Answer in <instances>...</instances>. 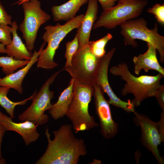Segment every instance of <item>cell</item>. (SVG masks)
I'll list each match as a JSON object with an SVG mask.
<instances>
[{
  "label": "cell",
  "mask_w": 164,
  "mask_h": 164,
  "mask_svg": "<svg viewBox=\"0 0 164 164\" xmlns=\"http://www.w3.org/2000/svg\"><path fill=\"white\" fill-rule=\"evenodd\" d=\"M147 12L153 14L157 21L162 25L164 24V4L156 3L152 7L147 9Z\"/></svg>",
  "instance_id": "25"
},
{
  "label": "cell",
  "mask_w": 164,
  "mask_h": 164,
  "mask_svg": "<svg viewBox=\"0 0 164 164\" xmlns=\"http://www.w3.org/2000/svg\"><path fill=\"white\" fill-rule=\"evenodd\" d=\"M158 129L162 139L164 142V111H162L161 113L159 121L157 122Z\"/></svg>",
  "instance_id": "28"
},
{
  "label": "cell",
  "mask_w": 164,
  "mask_h": 164,
  "mask_svg": "<svg viewBox=\"0 0 164 164\" xmlns=\"http://www.w3.org/2000/svg\"><path fill=\"white\" fill-rule=\"evenodd\" d=\"M30 0H19L16 2H15L14 4H17L18 5H21L24 2L28 1Z\"/></svg>",
  "instance_id": "32"
},
{
  "label": "cell",
  "mask_w": 164,
  "mask_h": 164,
  "mask_svg": "<svg viewBox=\"0 0 164 164\" xmlns=\"http://www.w3.org/2000/svg\"><path fill=\"white\" fill-rule=\"evenodd\" d=\"M89 0H69L59 5L51 8L53 19L55 22L68 21L75 17L80 7Z\"/></svg>",
  "instance_id": "18"
},
{
  "label": "cell",
  "mask_w": 164,
  "mask_h": 164,
  "mask_svg": "<svg viewBox=\"0 0 164 164\" xmlns=\"http://www.w3.org/2000/svg\"><path fill=\"white\" fill-rule=\"evenodd\" d=\"M29 60H17L8 56H0V67H2L3 72L6 76L14 73L18 69L24 67Z\"/></svg>",
  "instance_id": "21"
},
{
  "label": "cell",
  "mask_w": 164,
  "mask_h": 164,
  "mask_svg": "<svg viewBox=\"0 0 164 164\" xmlns=\"http://www.w3.org/2000/svg\"><path fill=\"white\" fill-rule=\"evenodd\" d=\"M73 91V97L66 116L70 121L74 132L89 130L98 126L88 110L93 87L81 84L74 80Z\"/></svg>",
  "instance_id": "3"
},
{
  "label": "cell",
  "mask_w": 164,
  "mask_h": 164,
  "mask_svg": "<svg viewBox=\"0 0 164 164\" xmlns=\"http://www.w3.org/2000/svg\"><path fill=\"white\" fill-rule=\"evenodd\" d=\"M162 111H164V85H161L155 97Z\"/></svg>",
  "instance_id": "27"
},
{
  "label": "cell",
  "mask_w": 164,
  "mask_h": 164,
  "mask_svg": "<svg viewBox=\"0 0 164 164\" xmlns=\"http://www.w3.org/2000/svg\"><path fill=\"white\" fill-rule=\"evenodd\" d=\"M71 124L62 125L53 132L54 138H51L49 129L45 135L48 145L46 149L35 164H77L80 156L87 153L84 140L77 138L73 133Z\"/></svg>",
  "instance_id": "1"
},
{
  "label": "cell",
  "mask_w": 164,
  "mask_h": 164,
  "mask_svg": "<svg viewBox=\"0 0 164 164\" xmlns=\"http://www.w3.org/2000/svg\"><path fill=\"white\" fill-rule=\"evenodd\" d=\"M5 132H6V131L5 129L0 123V159H3L2 155L1 147L3 137Z\"/></svg>",
  "instance_id": "30"
},
{
  "label": "cell",
  "mask_w": 164,
  "mask_h": 164,
  "mask_svg": "<svg viewBox=\"0 0 164 164\" xmlns=\"http://www.w3.org/2000/svg\"><path fill=\"white\" fill-rule=\"evenodd\" d=\"M11 29V27L7 25L0 24V42L5 46L12 41Z\"/></svg>",
  "instance_id": "24"
},
{
  "label": "cell",
  "mask_w": 164,
  "mask_h": 164,
  "mask_svg": "<svg viewBox=\"0 0 164 164\" xmlns=\"http://www.w3.org/2000/svg\"><path fill=\"white\" fill-rule=\"evenodd\" d=\"M62 70L56 72L47 80L32 99L31 105L19 115V120L30 121L38 126L48 122L49 116L45 112L51 108L52 104L51 100L54 94V91L50 90V87Z\"/></svg>",
  "instance_id": "8"
},
{
  "label": "cell",
  "mask_w": 164,
  "mask_h": 164,
  "mask_svg": "<svg viewBox=\"0 0 164 164\" xmlns=\"http://www.w3.org/2000/svg\"><path fill=\"white\" fill-rule=\"evenodd\" d=\"M10 89V88L6 87L0 86V105L13 119L15 116L14 110L15 106L19 105H24L28 100H32L37 92L35 91L31 96L23 100L18 102H14L9 99L7 96Z\"/></svg>",
  "instance_id": "20"
},
{
  "label": "cell",
  "mask_w": 164,
  "mask_h": 164,
  "mask_svg": "<svg viewBox=\"0 0 164 164\" xmlns=\"http://www.w3.org/2000/svg\"><path fill=\"white\" fill-rule=\"evenodd\" d=\"M87 9L76 35L79 41L78 48L88 45L91 31L97 19L98 6L97 0H89Z\"/></svg>",
  "instance_id": "14"
},
{
  "label": "cell",
  "mask_w": 164,
  "mask_h": 164,
  "mask_svg": "<svg viewBox=\"0 0 164 164\" xmlns=\"http://www.w3.org/2000/svg\"><path fill=\"white\" fill-rule=\"evenodd\" d=\"M112 38L111 34L108 33L98 40L90 41L88 45L91 51L97 57L102 58L106 54L105 48L106 45Z\"/></svg>",
  "instance_id": "22"
},
{
  "label": "cell",
  "mask_w": 164,
  "mask_h": 164,
  "mask_svg": "<svg viewBox=\"0 0 164 164\" xmlns=\"http://www.w3.org/2000/svg\"><path fill=\"white\" fill-rule=\"evenodd\" d=\"M133 121L137 126L140 128V141L143 145L151 152L159 164L164 163V158L158 149L163 142L160 134L157 122L152 121L148 116L135 111Z\"/></svg>",
  "instance_id": "10"
},
{
  "label": "cell",
  "mask_w": 164,
  "mask_h": 164,
  "mask_svg": "<svg viewBox=\"0 0 164 164\" xmlns=\"http://www.w3.org/2000/svg\"><path fill=\"white\" fill-rule=\"evenodd\" d=\"M46 43L44 42L38 51L34 50L33 55L28 63L24 67L15 72L0 78V86H5L13 89L21 94L23 92L22 83L26 75L33 65L37 62L39 56Z\"/></svg>",
  "instance_id": "15"
},
{
  "label": "cell",
  "mask_w": 164,
  "mask_h": 164,
  "mask_svg": "<svg viewBox=\"0 0 164 164\" xmlns=\"http://www.w3.org/2000/svg\"><path fill=\"white\" fill-rule=\"evenodd\" d=\"M93 96L96 112L100 121L101 133L106 139L112 138L118 132L119 125L113 120L110 104L105 99L103 92L96 84L93 87Z\"/></svg>",
  "instance_id": "12"
},
{
  "label": "cell",
  "mask_w": 164,
  "mask_h": 164,
  "mask_svg": "<svg viewBox=\"0 0 164 164\" xmlns=\"http://www.w3.org/2000/svg\"><path fill=\"white\" fill-rule=\"evenodd\" d=\"M74 79L72 78L68 87L61 93L57 102L52 104L48 112L51 117L57 120L66 116L72 100Z\"/></svg>",
  "instance_id": "19"
},
{
  "label": "cell",
  "mask_w": 164,
  "mask_h": 164,
  "mask_svg": "<svg viewBox=\"0 0 164 164\" xmlns=\"http://www.w3.org/2000/svg\"><path fill=\"white\" fill-rule=\"evenodd\" d=\"M79 46L78 39L76 34L73 40L67 42L64 54L66 61L64 68L71 65L73 57L77 50Z\"/></svg>",
  "instance_id": "23"
},
{
  "label": "cell",
  "mask_w": 164,
  "mask_h": 164,
  "mask_svg": "<svg viewBox=\"0 0 164 164\" xmlns=\"http://www.w3.org/2000/svg\"><path fill=\"white\" fill-rule=\"evenodd\" d=\"M100 3L103 10L110 9L115 5L118 0H97Z\"/></svg>",
  "instance_id": "29"
},
{
  "label": "cell",
  "mask_w": 164,
  "mask_h": 164,
  "mask_svg": "<svg viewBox=\"0 0 164 164\" xmlns=\"http://www.w3.org/2000/svg\"><path fill=\"white\" fill-rule=\"evenodd\" d=\"M6 163V160L4 159H0V164H5Z\"/></svg>",
  "instance_id": "33"
},
{
  "label": "cell",
  "mask_w": 164,
  "mask_h": 164,
  "mask_svg": "<svg viewBox=\"0 0 164 164\" xmlns=\"http://www.w3.org/2000/svg\"><path fill=\"white\" fill-rule=\"evenodd\" d=\"M102 58L96 56L88 45L78 48L73 56L70 66L64 68L74 80L87 87H94Z\"/></svg>",
  "instance_id": "7"
},
{
  "label": "cell",
  "mask_w": 164,
  "mask_h": 164,
  "mask_svg": "<svg viewBox=\"0 0 164 164\" xmlns=\"http://www.w3.org/2000/svg\"><path fill=\"white\" fill-rule=\"evenodd\" d=\"M147 21L143 18L128 20L120 26V33L123 37L125 44L136 47L138 43L135 40H141L155 47L159 53L160 61L164 62V37L158 32V26L155 23L153 28L147 27Z\"/></svg>",
  "instance_id": "5"
},
{
  "label": "cell",
  "mask_w": 164,
  "mask_h": 164,
  "mask_svg": "<svg viewBox=\"0 0 164 164\" xmlns=\"http://www.w3.org/2000/svg\"><path fill=\"white\" fill-rule=\"evenodd\" d=\"M22 5L24 18L19 25V29L22 33L27 48L31 52L34 49L40 27L49 20L51 17L42 9L41 3L38 0H30Z\"/></svg>",
  "instance_id": "9"
},
{
  "label": "cell",
  "mask_w": 164,
  "mask_h": 164,
  "mask_svg": "<svg viewBox=\"0 0 164 164\" xmlns=\"http://www.w3.org/2000/svg\"><path fill=\"white\" fill-rule=\"evenodd\" d=\"M147 44L146 51L143 54L134 56L133 59L135 74L139 75L142 70L146 72L150 70H154L164 75V69L157 59L156 48L150 43H147Z\"/></svg>",
  "instance_id": "16"
},
{
  "label": "cell",
  "mask_w": 164,
  "mask_h": 164,
  "mask_svg": "<svg viewBox=\"0 0 164 164\" xmlns=\"http://www.w3.org/2000/svg\"><path fill=\"white\" fill-rule=\"evenodd\" d=\"M0 123L6 131H13L19 134L22 138L26 146L36 141L40 134L37 128L39 126L33 122L26 121L21 122H15L10 117L0 111Z\"/></svg>",
  "instance_id": "13"
},
{
  "label": "cell",
  "mask_w": 164,
  "mask_h": 164,
  "mask_svg": "<svg viewBox=\"0 0 164 164\" xmlns=\"http://www.w3.org/2000/svg\"><path fill=\"white\" fill-rule=\"evenodd\" d=\"M148 3L147 0H118L116 5L103 11L92 29L101 27L114 29L128 20L137 18Z\"/></svg>",
  "instance_id": "6"
},
{
  "label": "cell",
  "mask_w": 164,
  "mask_h": 164,
  "mask_svg": "<svg viewBox=\"0 0 164 164\" xmlns=\"http://www.w3.org/2000/svg\"><path fill=\"white\" fill-rule=\"evenodd\" d=\"M115 48H113L102 57L98 70L96 81L97 85L103 92L106 93L109 98L108 102L110 104L120 108L126 112L134 113L135 106L132 101H124L119 98L111 88L108 77V69L110 62L114 55Z\"/></svg>",
  "instance_id": "11"
},
{
  "label": "cell",
  "mask_w": 164,
  "mask_h": 164,
  "mask_svg": "<svg viewBox=\"0 0 164 164\" xmlns=\"http://www.w3.org/2000/svg\"><path fill=\"white\" fill-rule=\"evenodd\" d=\"M84 15L80 14L67 21L63 25L58 23L54 26L49 25L44 28L45 31L42 38L47 45L39 55L37 62L38 68L50 70L58 66L54 60L56 51L61 42L73 30L77 29L83 20Z\"/></svg>",
  "instance_id": "4"
},
{
  "label": "cell",
  "mask_w": 164,
  "mask_h": 164,
  "mask_svg": "<svg viewBox=\"0 0 164 164\" xmlns=\"http://www.w3.org/2000/svg\"><path fill=\"white\" fill-rule=\"evenodd\" d=\"M0 24L9 25L12 26V17L7 12L0 1Z\"/></svg>",
  "instance_id": "26"
},
{
  "label": "cell",
  "mask_w": 164,
  "mask_h": 164,
  "mask_svg": "<svg viewBox=\"0 0 164 164\" xmlns=\"http://www.w3.org/2000/svg\"><path fill=\"white\" fill-rule=\"evenodd\" d=\"M11 27L12 41L10 44L5 46L7 56H12L17 60H30L33 53L28 50L18 35L17 31L19 26L15 21L12 22Z\"/></svg>",
  "instance_id": "17"
},
{
  "label": "cell",
  "mask_w": 164,
  "mask_h": 164,
  "mask_svg": "<svg viewBox=\"0 0 164 164\" xmlns=\"http://www.w3.org/2000/svg\"><path fill=\"white\" fill-rule=\"evenodd\" d=\"M110 72L114 76L120 77L125 82L121 90V95L125 96L128 94H132L134 98L132 101L135 107L139 106L146 99L156 97L161 85L160 81L164 76L159 73L155 76L135 77L130 71L125 63L111 67Z\"/></svg>",
  "instance_id": "2"
},
{
  "label": "cell",
  "mask_w": 164,
  "mask_h": 164,
  "mask_svg": "<svg viewBox=\"0 0 164 164\" xmlns=\"http://www.w3.org/2000/svg\"><path fill=\"white\" fill-rule=\"evenodd\" d=\"M0 53H6L5 46L0 43Z\"/></svg>",
  "instance_id": "31"
}]
</instances>
